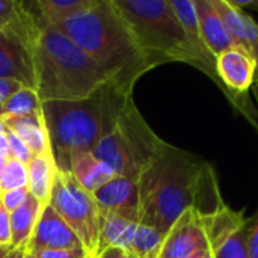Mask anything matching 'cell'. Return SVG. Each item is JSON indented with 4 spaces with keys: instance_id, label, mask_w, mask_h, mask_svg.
<instances>
[{
    "instance_id": "1",
    "label": "cell",
    "mask_w": 258,
    "mask_h": 258,
    "mask_svg": "<svg viewBox=\"0 0 258 258\" xmlns=\"http://www.w3.org/2000/svg\"><path fill=\"white\" fill-rule=\"evenodd\" d=\"M138 187L139 224L163 234L189 209L210 216L225 206L213 166L165 141L139 175Z\"/></svg>"
},
{
    "instance_id": "2",
    "label": "cell",
    "mask_w": 258,
    "mask_h": 258,
    "mask_svg": "<svg viewBox=\"0 0 258 258\" xmlns=\"http://www.w3.org/2000/svg\"><path fill=\"white\" fill-rule=\"evenodd\" d=\"M53 27L71 38L106 73L110 83L127 94L153 68L112 0H98L94 8Z\"/></svg>"
},
{
    "instance_id": "3",
    "label": "cell",
    "mask_w": 258,
    "mask_h": 258,
    "mask_svg": "<svg viewBox=\"0 0 258 258\" xmlns=\"http://www.w3.org/2000/svg\"><path fill=\"white\" fill-rule=\"evenodd\" d=\"M132 98L110 82L85 100L44 101L42 118L56 169L71 174V163L80 153H92L113 127L122 106Z\"/></svg>"
},
{
    "instance_id": "4",
    "label": "cell",
    "mask_w": 258,
    "mask_h": 258,
    "mask_svg": "<svg viewBox=\"0 0 258 258\" xmlns=\"http://www.w3.org/2000/svg\"><path fill=\"white\" fill-rule=\"evenodd\" d=\"M35 73L41 103L85 100L110 82L71 38L42 21L35 44Z\"/></svg>"
},
{
    "instance_id": "5",
    "label": "cell",
    "mask_w": 258,
    "mask_h": 258,
    "mask_svg": "<svg viewBox=\"0 0 258 258\" xmlns=\"http://www.w3.org/2000/svg\"><path fill=\"white\" fill-rule=\"evenodd\" d=\"M112 3L130 26L153 68L166 62H183L209 76L169 0H112Z\"/></svg>"
},
{
    "instance_id": "6",
    "label": "cell",
    "mask_w": 258,
    "mask_h": 258,
    "mask_svg": "<svg viewBox=\"0 0 258 258\" xmlns=\"http://www.w3.org/2000/svg\"><path fill=\"white\" fill-rule=\"evenodd\" d=\"M163 141L139 113L133 97L122 106L112 130L92 150L119 177L139 180Z\"/></svg>"
},
{
    "instance_id": "7",
    "label": "cell",
    "mask_w": 258,
    "mask_h": 258,
    "mask_svg": "<svg viewBox=\"0 0 258 258\" xmlns=\"http://www.w3.org/2000/svg\"><path fill=\"white\" fill-rule=\"evenodd\" d=\"M82 242L89 257H97L100 207L94 194L82 187L70 172H56L48 203Z\"/></svg>"
},
{
    "instance_id": "8",
    "label": "cell",
    "mask_w": 258,
    "mask_h": 258,
    "mask_svg": "<svg viewBox=\"0 0 258 258\" xmlns=\"http://www.w3.org/2000/svg\"><path fill=\"white\" fill-rule=\"evenodd\" d=\"M41 20L29 12L17 23L0 29V79L15 80L36 92L35 44Z\"/></svg>"
},
{
    "instance_id": "9",
    "label": "cell",
    "mask_w": 258,
    "mask_h": 258,
    "mask_svg": "<svg viewBox=\"0 0 258 258\" xmlns=\"http://www.w3.org/2000/svg\"><path fill=\"white\" fill-rule=\"evenodd\" d=\"M206 248H209L206 216L195 209H189L165 234L159 258H186Z\"/></svg>"
},
{
    "instance_id": "10",
    "label": "cell",
    "mask_w": 258,
    "mask_h": 258,
    "mask_svg": "<svg viewBox=\"0 0 258 258\" xmlns=\"http://www.w3.org/2000/svg\"><path fill=\"white\" fill-rule=\"evenodd\" d=\"M44 249H83L76 233L50 204L42 209L32 237L26 246L27 254Z\"/></svg>"
},
{
    "instance_id": "11",
    "label": "cell",
    "mask_w": 258,
    "mask_h": 258,
    "mask_svg": "<svg viewBox=\"0 0 258 258\" xmlns=\"http://www.w3.org/2000/svg\"><path fill=\"white\" fill-rule=\"evenodd\" d=\"M100 210L139 222V187L136 180L113 177L94 194Z\"/></svg>"
},
{
    "instance_id": "12",
    "label": "cell",
    "mask_w": 258,
    "mask_h": 258,
    "mask_svg": "<svg viewBox=\"0 0 258 258\" xmlns=\"http://www.w3.org/2000/svg\"><path fill=\"white\" fill-rule=\"evenodd\" d=\"M215 9L222 17L236 47L246 51L257 65L255 86L258 88V23L245 11L236 8L231 0H212Z\"/></svg>"
},
{
    "instance_id": "13",
    "label": "cell",
    "mask_w": 258,
    "mask_h": 258,
    "mask_svg": "<svg viewBox=\"0 0 258 258\" xmlns=\"http://www.w3.org/2000/svg\"><path fill=\"white\" fill-rule=\"evenodd\" d=\"M195 9L203 42L215 57L236 47L227 24L215 9L212 0H195Z\"/></svg>"
},
{
    "instance_id": "14",
    "label": "cell",
    "mask_w": 258,
    "mask_h": 258,
    "mask_svg": "<svg viewBox=\"0 0 258 258\" xmlns=\"http://www.w3.org/2000/svg\"><path fill=\"white\" fill-rule=\"evenodd\" d=\"M171 6L177 15V18L180 20L190 44L194 45L195 51L198 53V56L201 57V60L206 63L207 70H209V77L222 89V85L218 79V73H216V57L206 48L203 38H201V32H200V24H198V17H197V9H195V0H169Z\"/></svg>"
},
{
    "instance_id": "15",
    "label": "cell",
    "mask_w": 258,
    "mask_h": 258,
    "mask_svg": "<svg viewBox=\"0 0 258 258\" xmlns=\"http://www.w3.org/2000/svg\"><path fill=\"white\" fill-rule=\"evenodd\" d=\"M139 222H132L109 212L100 210V234L97 257L107 248H119L130 254L132 239Z\"/></svg>"
},
{
    "instance_id": "16",
    "label": "cell",
    "mask_w": 258,
    "mask_h": 258,
    "mask_svg": "<svg viewBox=\"0 0 258 258\" xmlns=\"http://www.w3.org/2000/svg\"><path fill=\"white\" fill-rule=\"evenodd\" d=\"M5 127L15 133L32 151L33 156L50 151L48 136L42 115H24V116H5L2 118Z\"/></svg>"
},
{
    "instance_id": "17",
    "label": "cell",
    "mask_w": 258,
    "mask_h": 258,
    "mask_svg": "<svg viewBox=\"0 0 258 258\" xmlns=\"http://www.w3.org/2000/svg\"><path fill=\"white\" fill-rule=\"evenodd\" d=\"M71 175L91 194H95L100 187L116 177L113 169L97 159L94 153L77 154L71 163Z\"/></svg>"
},
{
    "instance_id": "18",
    "label": "cell",
    "mask_w": 258,
    "mask_h": 258,
    "mask_svg": "<svg viewBox=\"0 0 258 258\" xmlns=\"http://www.w3.org/2000/svg\"><path fill=\"white\" fill-rule=\"evenodd\" d=\"M26 168L29 194L35 197L41 204L47 206L50 203L54 177L57 172L50 151L33 156L32 160L26 165Z\"/></svg>"
},
{
    "instance_id": "19",
    "label": "cell",
    "mask_w": 258,
    "mask_h": 258,
    "mask_svg": "<svg viewBox=\"0 0 258 258\" xmlns=\"http://www.w3.org/2000/svg\"><path fill=\"white\" fill-rule=\"evenodd\" d=\"M45 206L41 204L35 197L29 195L26 203L17 209L15 212L9 213L11 221V236H12V249L27 246L32 233L36 227V222L42 213Z\"/></svg>"
},
{
    "instance_id": "20",
    "label": "cell",
    "mask_w": 258,
    "mask_h": 258,
    "mask_svg": "<svg viewBox=\"0 0 258 258\" xmlns=\"http://www.w3.org/2000/svg\"><path fill=\"white\" fill-rule=\"evenodd\" d=\"M98 0H36L33 6L38 9L39 20L48 26H57L65 20L88 11Z\"/></svg>"
},
{
    "instance_id": "21",
    "label": "cell",
    "mask_w": 258,
    "mask_h": 258,
    "mask_svg": "<svg viewBox=\"0 0 258 258\" xmlns=\"http://www.w3.org/2000/svg\"><path fill=\"white\" fill-rule=\"evenodd\" d=\"M248 222L239 230L230 233L209 246L213 258H249L248 248Z\"/></svg>"
},
{
    "instance_id": "22",
    "label": "cell",
    "mask_w": 258,
    "mask_h": 258,
    "mask_svg": "<svg viewBox=\"0 0 258 258\" xmlns=\"http://www.w3.org/2000/svg\"><path fill=\"white\" fill-rule=\"evenodd\" d=\"M24 115H42V103L38 94L27 88H21L0 107V118Z\"/></svg>"
},
{
    "instance_id": "23",
    "label": "cell",
    "mask_w": 258,
    "mask_h": 258,
    "mask_svg": "<svg viewBox=\"0 0 258 258\" xmlns=\"http://www.w3.org/2000/svg\"><path fill=\"white\" fill-rule=\"evenodd\" d=\"M163 239H165V234L160 233L159 230L150 225L138 224L133 239H132L130 254H135L138 258H144L154 252H159L163 243Z\"/></svg>"
},
{
    "instance_id": "24",
    "label": "cell",
    "mask_w": 258,
    "mask_h": 258,
    "mask_svg": "<svg viewBox=\"0 0 258 258\" xmlns=\"http://www.w3.org/2000/svg\"><path fill=\"white\" fill-rule=\"evenodd\" d=\"M27 187V168L24 163L8 157L2 178H0V192L14 190V189H24Z\"/></svg>"
},
{
    "instance_id": "25",
    "label": "cell",
    "mask_w": 258,
    "mask_h": 258,
    "mask_svg": "<svg viewBox=\"0 0 258 258\" xmlns=\"http://www.w3.org/2000/svg\"><path fill=\"white\" fill-rule=\"evenodd\" d=\"M27 12H29V8L24 2L0 0V29L20 21Z\"/></svg>"
},
{
    "instance_id": "26",
    "label": "cell",
    "mask_w": 258,
    "mask_h": 258,
    "mask_svg": "<svg viewBox=\"0 0 258 258\" xmlns=\"http://www.w3.org/2000/svg\"><path fill=\"white\" fill-rule=\"evenodd\" d=\"M5 135H6L8 145H9V157L15 159V160H18V162L24 163V165H27V163L32 160V157H33V154H32V151L29 150V147H27L15 133H12L11 130L6 128Z\"/></svg>"
},
{
    "instance_id": "27",
    "label": "cell",
    "mask_w": 258,
    "mask_h": 258,
    "mask_svg": "<svg viewBox=\"0 0 258 258\" xmlns=\"http://www.w3.org/2000/svg\"><path fill=\"white\" fill-rule=\"evenodd\" d=\"M29 189L24 187V189H14V190H6V192H0V204L9 212H15L17 209H20L27 197H29Z\"/></svg>"
},
{
    "instance_id": "28",
    "label": "cell",
    "mask_w": 258,
    "mask_h": 258,
    "mask_svg": "<svg viewBox=\"0 0 258 258\" xmlns=\"http://www.w3.org/2000/svg\"><path fill=\"white\" fill-rule=\"evenodd\" d=\"M33 258H88L85 249H44L33 254H29Z\"/></svg>"
},
{
    "instance_id": "29",
    "label": "cell",
    "mask_w": 258,
    "mask_h": 258,
    "mask_svg": "<svg viewBox=\"0 0 258 258\" xmlns=\"http://www.w3.org/2000/svg\"><path fill=\"white\" fill-rule=\"evenodd\" d=\"M0 246H9V248H12L9 212L2 204H0Z\"/></svg>"
},
{
    "instance_id": "30",
    "label": "cell",
    "mask_w": 258,
    "mask_h": 258,
    "mask_svg": "<svg viewBox=\"0 0 258 258\" xmlns=\"http://www.w3.org/2000/svg\"><path fill=\"white\" fill-rule=\"evenodd\" d=\"M248 248H249V258H258V210L252 218H249Z\"/></svg>"
},
{
    "instance_id": "31",
    "label": "cell",
    "mask_w": 258,
    "mask_h": 258,
    "mask_svg": "<svg viewBox=\"0 0 258 258\" xmlns=\"http://www.w3.org/2000/svg\"><path fill=\"white\" fill-rule=\"evenodd\" d=\"M21 88H24L23 85H20L15 80H8V79H0V107L3 106V103L12 97L15 92H18Z\"/></svg>"
},
{
    "instance_id": "32",
    "label": "cell",
    "mask_w": 258,
    "mask_h": 258,
    "mask_svg": "<svg viewBox=\"0 0 258 258\" xmlns=\"http://www.w3.org/2000/svg\"><path fill=\"white\" fill-rule=\"evenodd\" d=\"M231 3H233L236 8H239V9H242V11H245V12H248V11H257L258 12V0H248V2L231 0Z\"/></svg>"
},
{
    "instance_id": "33",
    "label": "cell",
    "mask_w": 258,
    "mask_h": 258,
    "mask_svg": "<svg viewBox=\"0 0 258 258\" xmlns=\"http://www.w3.org/2000/svg\"><path fill=\"white\" fill-rule=\"evenodd\" d=\"M127 255H128V252H125L119 248H107L97 258H127Z\"/></svg>"
},
{
    "instance_id": "34",
    "label": "cell",
    "mask_w": 258,
    "mask_h": 258,
    "mask_svg": "<svg viewBox=\"0 0 258 258\" xmlns=\"http://www.w3.org/2000/svg\"><path fill=\"white\" fill-rule=\"evenodd\" d=\"M27 255V251H26V246H21V248H15L12 249L8 255L5 258H26Z\"/></svg>"
},
{
    "instance_id": "35",
    "label": "cell",
    "mask_w": 258,
    "mask_h": 258,
    "mask_svg": "<svg viewBox=\"0 0 258 258\" xmlns=\"http://www.w3.org/2000/svg\"><path fill=\"white\" fill-rule=\"evenodd\" d=\"M0 154L9 157V145H8L6 135H2V136H0Z\"/></svg>"
},
{
    "instance_id": "36",
    "label": "cell",
    "mask_w": 258,
    "mask_h": 258,
    "mask_svg": "<svg viewBox=\"0 0 258 258\" xmlns=\"http://www.w3.org/2000/svg\"><path fill=\"white\" fill-rule=\"evenodd\" d=\"M186 258H213V257H212L210 249H209V248H206V249H201V251H197V252L190 254L189 257H186Z\"/></svg>"
},
{
    "instance_id": "37",
    "label": "cell",
    "mask_w": 258,
    "mask_h": 258,
    "mask_svg": "<svg viewBox=\"0 0 258 258\" xmlns=\"http://www.w3.org/2000/svg\"><path fill=\"white\" fill-rule=\"evenodd\" d=\"M11 251H12V248H9V246H0V258H5Z\"/></svg>"
},
{
    "instance_id": "38",
    "label": "cell",
    "mask_w": 258,
    "mask_h": 258,
    "mask_svg": "<svg viewBox=\"0 0 258 258\" xmlns=\"http://www.w3.org/2000/svg\"><path fill=\"white\" fill-rule=\"evenodd\" d=\"M6 156L0 154V178H2V172H3V168H5V163H6Z\"/></svg>"
},
{
    "instance_id": "39",
    "label": "cell",
    "mask_w": 258,
    "mask_h": 258,
    "mask_svg": "<svg viewBox=\"0 0 258 258\" xmlns=\"http://www.w3.org/2000/svg\"><path fill=\"white\" fill-rule=\"evenodd\" d=\"M5 132H6V127H5V124H3V121H2V118H0V136L5 135Z\"/></svg>"
},
{
    "instance_id": "40",
    "label": "cell",
    "mask_w": 258,
    "mask_h": 258,
    "mask_svg": "<svg viewBox=\"0 0 258 258\" xmlns=\"http://www.w3.org/2000/svg\"><path fill=\"white\" fill-rule=\"evenodd\" d=\"M144 258H159V252H154V254H151V255H148V257H144Z\"/></svg>"
},
{
    "instance_id": "41",
    "label": "cell",
    "mask_w": 258,
    "mask_h": 258,
    "mask_svg": "<svg viewBox=\"0 0 258 258\" xmlns=\"http://www.w3.org/2000/svg\"><path fill=\"white\" fill-rule=\"evenodd\" d=\"M127 258H138V257H136L135 254H128V255H127Z\"/></svg>"
},
{
    "instance_id": "42",
    "label": "cell",
    "mask_w": 258,
    "mask_h": 258,
    "mask_svg": "<svg viewBox=\"0 0 258 258\" xmlns=\"http://www.w3.org/2000/svg\"><path fill=\"white\" fill-rule=\"evenodd\" d=\"M26 258H33V257H32V255H29V254H27V255H26Z\"/></svg>"
},
{
    "instance_id": "43",
    "label": "cell",
    "mask_w": 258,
    "mask_h": 258,
    "mask_svg": "<svg viewBox=\"0 0 258 258\" xmlns=\"http://www.w3.org/2000/svg\"><path fill=\"white\" fill-rule=\"evenodd\" d=\"M91 258H97V257H91Z\"/></svg>"
},
{
    "instance_id": "44",
    "label": "cell",
    "mask_w": 258,
    "mask_h": 258,
    "mask_svg": "<svg viewBox=\"0 0 258 258\" xmlns=\"http://www.w3.org/2000/svg\"><path fill=\"white\" fill-rule=\"evenodd\" d=\"M88 258H91V257H88Z\"/></svg>"
},
{
    "instance_id": "45",
    "label": "cell",
    "mask_w": 258,
    "mask_h": 258,
    "mask_svg": "<svg viewBox=\"0 0 258 258\" xmlns=\"http://www.w3.org/2000/svg\"><path fill=\"white\" fill-rule=\"evenodd\" d=\"M257 97H258V94H257Z\"/></svg>"
}]
</instances>
